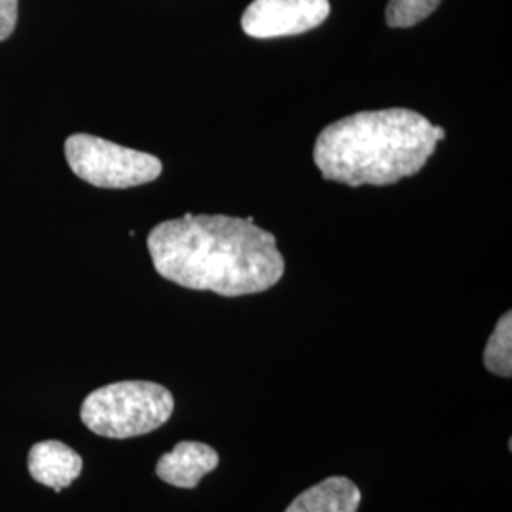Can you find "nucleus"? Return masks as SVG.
Returning <instances> with one entry per match:
<instances>
[{
    "label": "nucleus",
    "mask_w": 512,
    "mask_h": 512,
    "mask_svg": "<svg viewBox=\"0 0 512 512\" xmlns=\"http://www.w3.org/2000/svg\"><path fill=\"white\" fill-rule=\"evenodd\" d=\"M147 245L156 272L192 291L228 298L264 293L285 274L274 234L253 217L186 213L152 228Z\"/></svg>",
    "instance_id": "f257e3e1"
},
{
    "label": "nucleus",
    "mask_w": 512,
    "mask_h": 512,
    "mask_svg": "<svg viewBox=\"0 0 512 512\" xmlns=\"http://www.w3.org/2000/svg\"><path fill=\"white\" fill-rule=\"evenodd\" d=\"M444 137L416 110H363L319 133L313 162L327 181L387 186L420 173Z\"/></svg>",
    "instance_id": "f03ea898"
},
{
    "label": "nucleus",
    "mask_w": 512,
    "mask_h": 512,
    "mask_svg": "<svg viewBox=\"0 0 512 512\" xmlns=\"http://www.w3.org/2000/svg\"><path fill=\"white\" fill-rule=\"evenodd\" d=\"M175 399L154 382H118L92 391L80 408L84 425L99 437L133 439L169 421Z\"/></svg>",
    "instance_id": "7ed1b4c3"
},
{
    "label": "nucleus",
    "mask_w": 512,
    "mask_h": 512,
    "mask_svg": "<svg viewBox=\"0 0 512 512\" xmlns=\"http://www.w3.org/2000/svg\"><path fill=\"white\" fill-rule=\"evenodd\" d=\"M65 158L74 175L97 188H131L162 175V162L141 150L122 147L90 133H74L65 141Z\"/></svg>",
    "instance_id": "20e7f679"
},
{
    "label": "nucleus",
    "mask_w": 512,
    "mask_h": 512,
    "mask_svg": "<svg viewBox=\"0 0 512 512\" xmlns=\"http://www.w3.org/2000/svg\"><path fill=\"white\" fill-rule=\"evenodd\" d=\"M329 14V0H253L241 29L251 38L294 37L323 25Z\"/></svg>",
    "instance_id": "39448f33"
},
{
    "label": "nucleus",
    "mask_w": 512,
    "mask_h": 512,
    "mask_svg": "<svg viewBox=\"0 0 512 512\" xmlns=\"http://www.w3.org/2000/svg\"><path fill=\"white\" fill-rule=\"evenodd\" d=\"M219 467V454L203 442L184 440L156 463V475L175 488H196L205 475Z\"/></svg>",
    "instance_id": "423d86ee"
},
{
    "label": "nucleus",
    "mask_w": 512,
    "mask_h": 512,
    "mask_svg": "<svg viewBox=\"0 0 512 512\" xmlns=\"http://www.w3.org/2000/svg\"><path fill=\"white\" fill-rule=\"evenodd\" d=\"M82 458L59 440L37 442L29 452V473L38 484L61 492L82 473Z\"/></svg>",
    "instance_id": "0eeeda50"
},
{
    "label": "nucleus",
    "mask_w": 512,
    "mask_h": 512,
    "mask_svg": "<svg viewBox=\"0 0 512 512\" xmlns=\"http://www.w3.org/2000/svg\"><path fill=\"white\" fill-rule=\"evenodd\" d=\"M361 490L346 476H330L298 495L285 512H357Z\"/></svg>",
    "instance_id": "6e6552de"
},
{
    "label": "nucleus",
    "mask_w": 512,
    "mask_h": 512,
    "mask_svg": "<svg viewBox=\"0 0 512 512\" xmlns=\"http://www.w3.org/2000/svg\"><path fill=\"white\" fill-rule=\"evenodd\" d=\"M484 366L501 378L512 374V313L499 317L494 332L484 349Z\"/></svg>",
    "instance_id": "1a4fd4ad"
},
{
    "label": "nucleus",
    "mask_w": 512,
    "mask_h": 512,
    "mask_svg": "<svg viewBox=\"0 0 512 512\" xmlns=\"http://www.w3.org/2000/svg\"><path fill=\"white\" fill-rule=\"evenodd\" d=\"M442 0H389L385 23L391 29H410L437 12Z\"/></svg>",
    "instance_id": "9d476101"
},
{
    "label": "nucleus",
    "mask_w": 512,
    "mask_h": 512,
    "mask_svg": "<svg viewBox=\"0 0 512 512\" xmlns=\"http://www.w3.org/2000/svg\"><path fill=\"white\" fill-rule=\"evenodd\" d=\"M18 23V0H0V42L14 33Z\"/></svg>",
    "instance_id": "9b49d317"
}]
</instances>
